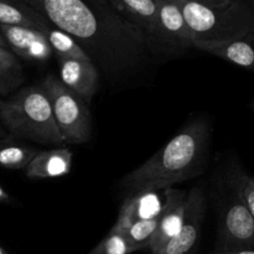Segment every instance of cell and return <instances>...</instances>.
I'll list each match as a JSON object with an SVG mask.
<instances>
[{"label": "cell", "instance_id": "11", "mask_svg": "<svg viewBox=\"0 0 254 254\" xmlns=\"http://www.w3.org/2000/svg\"><path fill=\"white\" fill-rule=\"evenodd\" d=\"M60 79L86 102H91L98 89L99 72L89 59H59Z\"/></svg>", "mask_w": 254, "mask_h": 254}, {"label": "cell", "instance_id": "14", "mask_svg": "<svg viewBox=\"0 0 254 254\" xmlns=\"http://www.w3.org/2000/svg\"><path fill=\"white\" fill-rule=\"evenodd\" d=\"M72 158L71 150L66 146L39 151L25 168V174L31 180L64 176L71 171Z\"/></svg>", "mask_w": 254, "mask_h": 254}, {"label": "cell", "instance_id": "22", "mask_svg": "<svg viewBox=\"0 0 254 254\" xmlns=\"http://www.w3.org/2000/svg\"><path fill=\"white\" fill-rule=\"evenodd\" d=\"M235 186L240 191L243 201H245L254 218V176L252 178H247V176L240 178L237 183L235 184Z\"/></svg>", "mask_w": 254, "mask_h": 254}, {"label": "cell", "instance_id": "25", "mask_svg": "<svg viewBox=\"0 0 254 254\" xmlns=\"http://www.w3.org/2000/svg\"><path fill=\"white\" fill-rule=\"evenodd\" d=\"M10 200V196L6 191L4 190L1 185H0V202H6V201Z\"/></svg>", "mask_w": 254, "mask_h": 254}, {"label": "cell", "instance_id": "12", "mask_svg": "<svg viewBox=\"0 0 254 254\" xmlns=\"http://www.w3.org/2000/svg\"><path fill=\"white\" fill-rule=\"evenodd\" d=\"M192 47L254 71V29L241 36L218 42H192Z\"/></svg>", "mask_w": 254, "mask_h": 254}, {"label": "cell", "instance_id": "8", "mask_svg": "<svg viewBox=\"0 0 254 254\" xmlns=\"http://www.w3.org/2000/svg\"><path fill=\"white\" fill-rule=\"evenodd\" d=\"M206 213V196L201 188H193L186 197V211L180 232L158 254H191L200 240Z\"/></svg>", "mask_w": 254, "mask_h": 254}, {"label": "cell", "instance_id": "6", "mask_svg": "<svg viewBox=\"0 0 254 254\" xmlns=\"http://www.w3.org/2000/svg\"><path fill=\"white\" fill-rule=\"evenodd\" d=\"M114 9L145 35L156 57L175 56L160 27L156 0H108Z\"/></svg>", "mask_w": 254, "mask_h": 254}, {"label": "cell", "instance_id": "17", "mask_svg": "<svg viewBox=\"0 0 254 254\" xmlns=\"http://www.w3.org/2000/svg\"><path fill=\"white\" fill-rule=\"evenodd\" d=\"M39 153L36 148L26 145L12 135H0V168L21 170L29 165Z\"/></svg>", "mask_w": 254, "mask_h": 254}, {"label": "cell", "instance_id": "24", "mask_svg": "<svg viewBox=\"0 0 254 254\" xmlns=\"http://www.w3.org/2000/svg\"><path fill=\"white\" fill-rule=\"evenodd\" d=\"M216 254H254V250H243V251H227V252H220Z\"/></svg>", "mask_w": 254, "mask_h": 254}, {"label": "cell", "instance_id": "16", "mask_svg": "<svg viewBox=\"0 0 254 254\" xmlns=\"http://www.w3.org/2000/svg\"><path fill=\"white\" fill-rule=\"evenodd\" d=\"M0 25L30 27L42 32L52 26L39 11L22 0H0Z\"/></svg>", "mask_w": 254, "mask_h": 254}, {"label": "cell", "instance_id": "10", "mask_svg": "<svg viewBox=\"0 0 254 254\" xmlns=\"http://www.w3.org/2000/svg\"><path fill=\"white\" fill-rule=\"evenodd\" d=\"M164 191H165V201L160 211L158 230L149 248L151 254H158L171 238L180 232L185 218L188 193L173 188H169Z\"/></svg>", "mask_w": 254, "mask_h": 254}, {"label": "cell", "instance_id": "23", "mask_svg": "<svg viewBox=\"0 0 254 254\" xmlns=\"http://www.w3.org/2000/svg\"><path fill=\"white\" fill-rule=\"evenodd\" d=\"M189 1L196 2V4L205 5V6L210 7H222L226 6V5L231 4L233 0H189Z\"/></svg>", "mask_w": 254, "mask_h": 254}, {"label": "cell", "instance_id": "2", "mask_svg": "<svg viewBox=\"0 0 254 254\" xmlns=\"http://www.w3.org/2000/svg\"><path fill=\"white\" fill-rule=\"evenodd\" d=\"M211 128L205 118L184 127L166 145L122 181L133 195L166 190L202 171L210 145Z\"/></svg>", "mask_w": 254, "mask_h": 254}, {"label": "cell", "instance_id": "15", "mask_svg": "<svg viewBox=\"0 0 254 254\" xmlns=\"http://www.w3.org/2000/svg\"><path fill=\"white\" fill-rule=\"evenodd\" d=\"M156 192H144L127 198L119 211L117 222L112 228L119 232L128 230L134 222L144 218H151L160 213L163 205Z\"/></svg>", "mask_w": 254, "mask_h": 254}, {"label": "cell", "instance_id": "7", "mask_svg": "<svg viewBox=\"0 0 254 254\" xmlns=\"http://www.w3.org/2000/svg\"><path fill=\"white\" fill-rule=\"evenodd\" d=\"M225 206L221 222L223 251L254 250V218L237 188Z\"/></svg>", "mask_w": 254, "mask_h": 254}, {"label": "cell", "instance_id": "19", "mask_svg": "<svg viewBox=\"0 0 254 254\" xmlns=\"http://www.w3.org/2000/svg\"><path fill=\"white\" fill-rule=\"evenodd\" d=\"M159 220H160V213L151 218L136 221L128 230L124 231V236L128 240L129 245L134 252L150 248L154 236L158 230Z\"/></svg>", "mask_w": 254, "mask_h": 254}, {"label": "cell", "instance_id": "30", "mask_svg": "<svg viewBox=\"0 0 254 254\" xmlns=\"http://www.w3.org/2000/svg\"><path fill=\"white\" fill-rule=\"evenodd\" d=\"M1 134H2V131H1V130H0V135H1Z\"/></svg>", "mask_w": 254, "mask_h": 254}, {"label": "cell", "instance_id": "9", "mask_svg": "<svg viewBox=\"0 0 254 254\" xmlns=\"http://www.w3.org/2000/svg\"><path fill=\"white\" fill-rule=\"evenodd\" d=\"M0 32L6 46L16 57L31 62H44L50 59L52 49L45 32L22 26L0 25Z\"/></svg>", "mask_w": 254, "mask_h": 254}, {"label": "cell", "instance_id": "4", "mask_svg": "<svg viewBox=\"0 0 254 254\" xmlns=\"http://www.w3.org/2000/svg\"><path fill=\"white\" fill-rule=\"evenodd\" d=\"M188 24L192 42H218L254 29V14L245 0L222 7H210L189 0H176Z\"/></svg>", "mask_w": 254, "mask_h": 254}, {"label": "cell", "instance_id": "5", "mask_svg": "<svg viewBox=\"0 0 254 254\" xmlns=\"http://www.w3.org/2000/svg\"><path fill=\"white\" fill-rule=\"evenodd\" d=\"M40 87L49 99L54 121L64 144L87 143L93 130L87 102L64 86L55 74L45 77Z\"/></svg>", "mask_w": 254, "mask_h": 254}, {"label": "cell", "instance_id": "31", "mask_svg": "<svg viewBox=\"0 0 254 254\" xmlns=\"http://www.w3.org/2000/svg\"><path fill=\"white\" fill-rule=\"evenodd\" d=\"M107 1H108V0H107Z\"/></svg>", "mask_w": 254, "mask_h": 254}, {"label": "cell", "instance_id": "18", "mask_svg": "<svg viewBox=\"0 0 254 254\" xmlns=\"http://www.w3.org/2000/svg\"><path fill=\"white\" fill-rule=\"evenodd\" d=\"M24 81V68L19 59L7 47L0 46V97L16 92Z\"/></svg>", "mask_w": 254, "mask_h": 254}, {"label": "cell", "instance_id": "29", "mask_svg": "<svg viewBox=\"0 0 254 254\" xmlns=\"http://www.w3.org/2000/svg\"><path fill=\"white\" fill-rule=\"evenodd\" d=\"M0 254H10V253L7 252V251H5L4 248H2L1 246H0Z\"/></svg>", "mask_w": 254, "mask_h": 254}, {"label": "cell", "instance_id": "27", "mask_svg": "<svg viewBox=\"0 0 254 254\" xmlns=\"http://www.w3.org/2000/svg\"><path fill=\"white\" fill-rule=\"evenodd\" d=\"M22 1H25V2H26V4H29L30 6H34V5L36 4V2L39 1V0H22Z\"/></svg>", "mask_w": 254, "mask_h": 254}, {"label": "cell", "instance_id": "28", "mask_svg": "<svg viewBox=\"0 0 254 254\" xmlns=\"http://www.w3.org/2000/svg\"><path fill=\"white\" fill-rule=\"evenodd\" d=\"M0 46L7 47V46H6V42H5V40H4V37H2L1 32H0Z\"/></svg>", "mask_w": 254, "mask_h": 254}, {"label": "cell", "instance_id": "1", "mask_svg": "<svg viewBox=\"0 0 254 254\" xmlns=\"http://www.w3.org/2000/svg\"><path fill=\"white\" fill-rule=\"evenodd\" d=\"M32 7L74 39L111 84L145 78L158 64L145 35L107 0H39Z\"/></svg>", "mask_w": 254, "mask_h": 254}, {"label": "cell", "instance_id": "26", "mask_svg": "<svg viewBox=\"0 0 254 254\" xmlns=\"http://www.w3.org/2000/svg\"><path fill=\"white\" fill-rule=\"evenodd\" d=\"M245 1H246V4L248 5V7L252 10V12L254 14V0H245Z\"/></svg>", "mask_w": 254, "mask_h": 254}, {"label": "cell", "instance_id": "13", "mask_svg": "<svg viewBox=\"0 0 254 254\" xmlns=\"http://www.w3.org/2000/svg\"><path fill=\"white\" fill-rule=\"evenodd\" d=\"M158 16L163 34L174 55L184 54L192 47L190 30L176 0H156Z\"/></svg>", "mask_w": 254, "mask_h": 254}, {"label": "cell", "instance_id": "20", "mask_svg": "<svg viewBox=\"0 0 254 254\" xmlns=\"http://www.w3.org/2000/svg\"><path fill=\"white\" fill-rule=\"evenodd\" d=\"M45 35L57 59H89L88 55L81 49L74 39L62 30L51 26L45 32Z\"/></svg>", "mask_w": 254, "mask_h": 254}, {"label": "cell", "instance_id": "3", "mask_svg": "<svg viewBox=\"0 0 254 254\" xmlns=\"http://www.w3.org/2000/svg\"><path fill=\"white\" fill-rule=\"evenodd\" d=\"M0 123L15 138L44 145L64 144L49 99L40 86H27L0 99Z\"/></svg>", "mask_w": 254, "mask_h": 254}, {"label": "cell", "instance_id": "21", "mask_svg": "<svg viewBox=\"0 0 254 254\" xmlns=\"http://www.w3.org/2000/svg\"><path fill=\"white\" fill-rule=\"evenodd\" d=\"M131 250L128 240L123 232H119L112 228L108 235L93 248L88 254H131Z\"/></svg>", "mask_w": 254, "mask_h": 254}]
</instances>
